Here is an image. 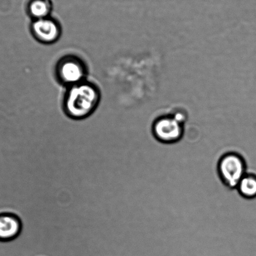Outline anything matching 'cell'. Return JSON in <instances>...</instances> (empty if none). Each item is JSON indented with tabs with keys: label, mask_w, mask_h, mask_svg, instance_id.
Here are the masks:
<instances>
[{
	"label": "cell",
	"mask_w": 256,
	"mask_h": 256,
	"mask_svg": "<svg viewBox=\"0 0 256 256\" xmlns=\"http://www.w3.org/2000/svg\"><path fill=\"white\" fill-rule=\"evenodd\" d=\"M237 190L243 198L248 200H256V174H246L238 183Z\"/></svg>",
	"instance_id": "ba28073f"
},
{
	"label": "cell",
	"mask_w": 256,
	"mask_h": 256,
	"mask_svg": "<svg viewBox=\"0 0 256 256\" xmlns=\"http://www.w3.org/2000/svg\"><path fill=\"white\" fill-rule=\"evenodd\" d=\"M32 32L38 41L49 44L58 40L61 34V28L58 22L48 17L34 20L32 24Z\"/></svg>",
	"instance_id": "5b68a950"
},
{
	"label": "cell",
	"mask_w": 256,
	"mask_h": 256,
	"mask_svg": "<svg viewBox=\"0 0 256 256\" xmlns=\"http://www.w3.org/2000/svg\"><path fill=\"white\" fill-rule=\"evenodd\" d=\"M218 172L220 180L228 188L236 190L240 180L248 173L247 164L240 154L228 153L218 162Z\"/></svg>",
	"instance_id": "7a4b0ae2"
},
{
	"label": "cell",
	"mask_w": 256,
	"mask_h": 256,
	"mask_svg": "<svg viewBox=\"0 0 256 256\" xmlns=\"http://www.w3.org/2000/svg\"><path fill=\"white\" fill-rule=\"evenodd\" d=\"M21 218L16 214L0 212V242H8L16 240L21 234Z\"/></svg>",
	"instance_id": "8992f818"
},
{
	"label": "cell",
	"mask_w": 256,
	"mask_h": 256,
	"mask_svg": "<svg viewBox=\"0 0 256 256\" xmlns=\"http://www.w3.org/2000/svg\"><path fill=\"white\" fill-rule=\"evenodd\" d=\"M152 131L156 140L164 144H174L182 140L184 128L182 122L176 118L158 119L152 126Z\"/></svg>",
	"instance_id": "3957f363"
},
{
	"label": "cell",
	"mask_w": 256,
	"mask_h": 256,
	"mask_svg": "<svg viewBox=\"0 0 256 256\" xmlns=\"http://www.w3.org/2000/svg\"><path fill=\"white\" fill-rule=\"evenodd\" d=\"M100 92L94 84L83 82L70 86L66 96L64 108L67 115L76 120L88 118L100 102Z\"/></svg>",
	"instance_id": "6da1fadb"
},
{
	"label": "cell",
	"mask_w": 256,
	"mask_h": 256,
	"mask_svg": "<svg viewBox=\"0 0 256 256\" xmlns=\"http://www.w3.org/2000/svg\"><path fill=\"white\" fill-rule=\"evenodd\" d=\"M52 10L50 0H31L28 6V14L34 20L48 18Z\"/></svg>",
	"instance_id": "52a82bcc"
},
{
	"label": "cell",
	"mask_w": 256,
	"mask_h": 256,
	"mask_svg": "<svg viewBox=\"0 0 256 256\" xmlns=\"http://www.w3.org/2000/svg\"><path fill=\"white\" fill-rule=\"evenodd\" d=\"M86 72L84 62L74 56H67L62 59L56 68L59 80L70 86L83 82Z\"/></svg>",
	"instance_id": "277c9868"
}]
</instances>
